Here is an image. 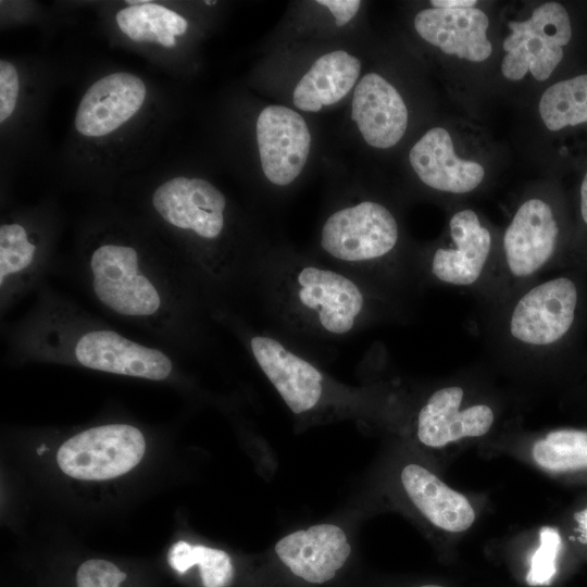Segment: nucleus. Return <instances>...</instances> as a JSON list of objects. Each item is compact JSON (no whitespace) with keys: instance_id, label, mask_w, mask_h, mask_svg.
I'll use <instances>...</instances> for the list:
<instances>
[{"instance_id":"nucleus-1","label":"nucleus","mask_w":587,"mask_h":587,"mask_svg":"<svg viewBox=\"0 0 587 587\" xmlns=\"http://www.w3.org/2000/svg\"><path fill=\"white\" fill-rule=\"evenodd\" d=\"M77 270L108 314L149 333L178 355L204 349L212 309L175 251L107 234L82 248Z\"/></svg>"},{"instance_id":"nucleus-2","label":"nucleus","mask_w":587,"mask_h":587,"mask_svg":"<svg viewBox=\"0 0 587 587\" xmlns=\"http://www.w3.org/2000/svg\"><path fill=\"white\" fill-rule=\"evenodd\" d=\"M249 295L275 333L290 345L347 338L388 317L396 296L328 264L299 257L261 255Z\"/></svg>"},{"instance_id":"nucleus-3","label":"nucleus","mask_w":587,"mask_h":587,"mask_svg":"<svg viewBox=\"0 0 587 587\" xmlns=\"http://www.w3.org/2000/svg\"><path fill=\"white\" fill-rule=\"evenodd\" d=\"M5 355L17 362L76 365L115 375L177 378L175 352L129 338L45 284L29 310L5 327Z\"/></svg>"},{"instance_id":"nucleus-4","label":"nucleus","mask_w":587,"mask_h":587,"mask_svg":"<svg viewBox=\"0 0 587 587\" xmlns=\"http://www.w3.org/2000/svg\"><path fill=\"white\" fill-rule=\"evenodd\" d=\"M151 208L173 232L184 237L177 252L216 315L235 310L248 295L259 261L243 254L226 238L227 200L210 182L177 176L152 192Z\"/></svg>"},{"instance_id":"nucleus-5","label":"nucleus","mask_w":587,"mask_h":587,"mask_svg":"<svg viewBox=\"0 0 587 587\" xmlns=\"http://www.w3.org/2000/svg\"><path fill=\"white\" fill-rule=\"evenodd\" d=\"M500 304V338L517 355H585L587 266L573 264L519 289Z\"/></svg>"},{"instance_id":"nucleus-6","label":"nucleus","mask_w":587,"mask_h":587,"mask_svg":"<svg viewBox=\"0 0 587 587\" xmlns=\"http://www.w3.org/2000/svg\"><path fill=\"white\" fill-rule=\"evenodd\" d=\"M399 225L382 203L365 200L333 212L324 222L320 248L333 267L392 295L407 276L392 262Z\"/></svg>"},{"instance_id":"nucleus-7","label":"nucleus","mask_w":587,"mask_h":587,"mask_svg":"<svg viewBox=\"0 0 587 587\" xmlns=\"http://www.w3.org/2000/svg\"><path fill=\"white\" fill-rule=\"evenodd\" d=\"M561 233L549 202L524 201L504 230L501 254L486 287L488 296L500 303L547 270L573 265L561 254Z\"/></svg>"},{"instance_id":"nucleus-8","label":"nucleus","mask_w":587,"mask_h":587,"mask_svg":"<svg viewBox=\"0 0 587 587\" xmlns=\"http://www.w3.org/2000/svg\"><path fill=\"white\" fill-rule=\"evenodd\" d=\"M449 237L450 243L437 247L417 275L445 286L486 289L497 258L490 230L475 211L464 209L451 216Z\"/></svg>"},{"instance_id":"nucleus-9","label":"nucleus","mask_w":587,"mask_h":587,"mask_svg":"<svg viewBox=\"0 0 587 587\" xmlns=\"http://www.w3.org/2000/svg\"><path fill=\"white\" fill-rule=\"evenodd\" d=\"M146 440L134 425L112 423L90 427L65 440L57 453L59 467L83 480L123 475L142 459Z\"/></svg>"},{"instance_id":"nucleus-10","label":"nucleus","mask_w":587,"mask_h":587,"mask_svg":"<svg viewBox=\"0 0 587 587\" xmlns=\"http://www.w3.org/2000/svg\"><path fill=\"white\" fill-rule=\"evenodd\" d=\"M511 34L503 41L507 52L501 72L510 80H520L529 71L536 80L550 77L563 58V47L572 38L570 16L558 2L537 7L523 22H510Z\"/></svg>"},{"instance_id":"nucleus-11","label":"nucleus","mask_w":587,"mask_h":587,"mask_svg":"<svg viewBox=\"0 0 587 587\" xmlns=\"http://www.w3.org/2000/svg\"><path fill=\"white\" fill-rule=\"evenodd\" d=\"M24 221L0 226V312L5 314L32 291H38L53 267L49 240Z\"/></svg>"},{"instance_id":"nucleus-12","label":"nucleus","mask_w":587,"mask_h":587,"mask_svg":"<svg viewBox=\"0 0 587 587\" xmlns=\"http://www.w3.org/2000/svg\"><path fill=\"white\" fill-rule=\"evenodd\" d=\"M255 130L264 176L276 186L291 184L310 152L311 135L304 118L287 107L268 105L259 114Z\"/></svg>"},{"instance_id":"nucleus-13","label":"nucleus","mask_w":587,"mask_h":587,"mask_svg":"<svg viewBox=\"0 0 587 587\" xmlns=\"http://www.w3.org/2000/svg\"><path fill=\"white\" fill-rule=\"evenodd\" d=\"M274 549L294 576L315 585L335 578L351 554L347 535L330 523L295 530L280 538Z\"/></svg>"},{"instance_id":"nucleus-14","label":"nucleus","mask_w":587,"mask_h":587,"mask_svg":"<svg viewBox=\"0 0 587 587\" xmlns=\"http://www.w3.org/2000/svg\"><path fill=\"white\" fill-rule=\"evenodd\" d=\"M464 397L461 386L450 385L427 398L416 417V436L423 445L439 448L490 430L495 423L492 408L486 403L464 407Z\"/></svg>"},{"instance_id":"nucleus-15","label":"nucleus","mask_w":587,"mask_h":587,"mask_svg":"<svg viewBox=\"0 0 587 587\" xmlns=\"http://www.w3.org/2000/svg\"><path fill=\"white\" fill-rule=\"evenodd\" d=\"M146 85L132 73L103 76L85 92L78 104L74 126L85 137H102L129 121L142 107Z\"/></svg>"},{"instance_id":"nucleus-16","label":"nucleus","mask_w":587,"mask_h":587,"mask_svg":"<svg viewBox=\"0 0 587 587\" xmlns=\"http://www.w3.org/2000/svg\"><path fill=\"white\" fill-rule=\"evenodd\" d=\"M489 20L476 8L425 9L414 18L417 34L446 54L482 62L491 54L487 38Z\"/></svg>"},{"instance_id":"nucleus-17","label":"nucleus","mask_w":587,"mask_h":587,"mask_svg":"<svg viewBox=\"0 0 587 587\" xmlns=\"http://www.w3.org/2000/svg\"><path fill=\"white\" fill-rule=\"evenodd\" d=\"M351 116L363 139L379 149L398 143L408 125V110L402 97L376 73L364 75L355 86Z\"/></svg>"},{"instance_id":"nucleus-18","label":"nucleus","mask_w":587,"mask_h":587,"mask_svg":"<svg viewBox=\"0 0 587 587\" xmlns=\"http://www.w3.org/2000/svg\"><path fill=\"white\" fill-rule=\"evenodd\" d=\"M409 160L428 187L451 193L474 190L484 179V167L454 153L449 133L442 127L426 132L411 148Z\"/></svg>"},{"instance_id":"nucleus-19","label":"nucleus","mask_w":587,"mask_h":587,"mask_svg":"<svg viewBox=\"0 0 587 587\" xmlns=\"http://www.w3.org/2000/svg\"><path fill=\"white\" fill-rule=\"evenodd\" d=\"M400 479L409 499L438 528L459 533L474 523L475 511L466 497L450 488L426 467L416 463L407 464Z\"/></svg>"},{"instance_id":"nucleus-20","label":"nucleus","mask_w":587,"mask_h":587,"mask_svg":"<svg viewBox=\"0 0 587 587\" xmlns=\"http://www.w3.org/2000/svg\"><path fill=\"white\" fill-rule=\"evenodd\" d=\"M360 71V60L344 50L320 57L295 87V107L317 112L338 102L353 88Z\"/></svg>"},{"instance_id":"nucleus-21","label":"nucleus","mask_w":587,"mask_h":587,"mask_svg":"<svg viewBox=\"0 0 587 587\" xmlns=\"http://www.w3.org/2000/svg\"><path fill=\"white\" fill-rule=\"evenodd\" d=\"M167 563L179 575L197 567L202 587H232L235 582L234 562L222 549L178 540L167 553Z\"/></svg>"},{"instance_id":"nucleus-22","label":"nucleus","mask_w":587,"mask_h":587,"mask_svg":"<svg viewBox=\"0 0 587 587\" xmlns=\"http://www.w3.org/2000/svg\"><path fill=\"white\" fill-rule=\"evenodd\" d=\"M538 109L545 125L553 132L587 123V74L551 85Z\"/></svg>"},{"instance_id":"nucleus-23","label":"nucleus","mask_w":587,"mask_h":587,"mask_svg":"<svg viewBox=\"0 0 587 587\" xmlns=\"http://www.w3.org/2000/svg\"><path fill=\"white\" fill-rule=\"evenodd\" d=\"M532 454L547 471L587 469V430L561 428L549 432L534 444Z\"/></svg>"},{"instance_id":"nucleus-24","label":"nucleus","mask_w":587,"mask_h":587,"mask_svg":"<svg viewBox=\"0 0 587 587\" xmlns=\"http://www.w3.org/2000/svg\"><path fill=\"white\" fill-rule=\"evenodd\" d=\"M561 536L555 528L545 526L539 532V547L535 551L526 582L530 586L549 585L557 572L555 561L561 549Z\"/></svg>"},{"instance_id":"nucleus-25","label":"nucleus","mask_w":587,"mask_h":587,"mask_svg":"<svg viewBox=\"0 0 587 587\" xmlns=\"http://www.w3.org/2000/svg\"><path fill=\"white\" fill-rule=\"evenodd\" d=\"M20 91L18 73L15 66L0 61V122L3 123L13 113Z\"/></svg>"},{"instance_id":"nucleus-26","label":"nucleus","mask_w":587,"mask_h":587,"mask_svg":"<svg viewBox=\"0 0 587 587\" xmlns=\"http://www.w3.org/2000/svg\"><path fill=\"white\" fill-rule=\"evenodd\" d=\"M316 2L328 8L337 26H344L352 20L361 5L359 0H319Z\"/></svg>"},{"instance_id":"nucleus-27","label":"nucleus","mask_w":587,"mask_h":587,"mask_svg":"<svg viewBox=\"0 0 587 587\" xmlns=\"http://www.w3.org/2000/svg\"><path fill=\"white\" fill-rule=\"evenodd\" d=\"M161 21L165 29L174 37L185 34L188 28L187 21L167 8L164 9Z\"/></svg>"},{"instance_id":"nucleus-28","label":"nucleus","mask_w":587,"mask_h":587,"mask_svg":"<svg viewBox=\"0 0 587 587\" xmlns=\"http://www.w3.org/2000/svg\"><path fill=\"white\" fill-rule=\"evenodd\" d=\"M475 0H432L430 4L437 9L474 8Z\"/></svg>"},{"instance_id":"nucleus-29","label":"nucleus","mask_w":587,"mask_h":587,"mask_svg":"<svg viewBox=\"0 0 587 587\" xmlns=\"http://www.w3.org/2000/svg\"><path fill=\"white\" fill-rule=\"evenodd\" d=\"M579 215L582 222L587 227V172L583 178L579 189Z\"/></svg>"},{"instance_id":"nucleus-30","label":"nucleus","mask_w":587,"mask_h":587,"mask_svg":"<svg viewBox=\"0 0 587 587\" xmlns=\"http://www.w3.org/2000/svg\"><path fill=\"white\" fill-rule=\"evenodd\" d=\"M575 517L578 524V532L580 533V538L584 542L587 544V508L578 512Z\"/></svg>"},{"instance_id":"nucleus-31","label":"nucleus","mask_w":587,"mask_h":587,"mask_svg":"<svg viewBox=\"0 0 587 587\" xmlns=\"http://www.w3.org/2000/svg\"><path fill=\"white\" fill-rule=\"evenodd\" d=\"M420 587H442L440 585H434V584H428V585H423V586H420Z\"/></svg>"},{"instance_id":"nucleus-32","label":"nucleus","mask_w":587,"mask_h":587,"mask_svg":"<svg viewBox=\"0 0 587 587\" xmlns=\"http://www.w3.org/2000/svg\"><path fill=\"white\" fill-rule=\"evenodd\" d=\"M204 3L208 4V5H213V4H215L216 2H215V1H204Z\"/></svg>"},{"instance_id":"nucleus-33","label":"nucleus","mask_w":587,"mask_h":587,"mask_svg":"<svg viewBox=\"0 0 587 587\" xmlns=\"http://www.w3.org/2000/svg\"><path fill=\"white\" fill-rule=\"evenodd\" d=\"M585 355H587V353Z\"/></svg>"}]
</instances>
